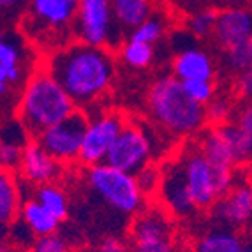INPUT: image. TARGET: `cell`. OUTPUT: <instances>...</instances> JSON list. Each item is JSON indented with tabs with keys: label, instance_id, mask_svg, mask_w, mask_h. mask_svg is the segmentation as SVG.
I'll return each instance as SVG.
<instances>
[{
	"label": "cell",
	"instance_id": "cell-1",
	"mask_svg": "<svg viewBox=\"0 0 252 252\" xmlns=\"http://www.w3.org/2000/svg\"><path fill=\"white\" fill-rule=\"evenodd\" d=\"M44 65L81 109L95 108L108 95L115 80L113 53L80 41L46 55Z\"/></svg>",
	"mask_w": 252,
	"mask_h": 252
},
{
	"label": "cell",
	"instance_id": "cell-2",
	"mask_svg": "<svg viewBox=\"0 0 252 252\" xmlns=\"http://www.w3.org/2000/svg\"><path fill=\"white\" fill-rule=\"evenodd\" d=\"M16 118L32 138L63 122L78 111L72 97L42 63L30 76L14 104Z\"/></svg>",
	"mask_w": 252,
	"mask_h": 252
},
{
	"label": "cell",
	"instance_id": "cell-3",
	"mask_svg": "<svg viewBox=\"0 0 252 252\" xmlns=\"http://www.w3.org/2000/svg\"><path fill=\"white\" fill-rule=\"evenodd\" d=\"M81 0H30L20 18V32L39 51L50 55L76 41L74 27Z\"/></svg>",
	"mask_w": 252,
	"mask_h": 252
},
{
	"label": "cell",
	"instance_id": "cell-4",
	"mask_svg": "<svg viewBox=\"0 0 252 252\" xmlns=\"http://www.w3.org/2000/svg\"><path fill=\"white\" fill-rule=\"evenodd\" d=\"M147 108L152 120L173 138H189L206 124L205 108L194 102L178 78L164 74L150 85Z\"/></svg>",
	"mask_w": 252,
	"mask_h": 252
},
{
	"label": "cell",
	"instance_id": "cell-5",
	"mask_svg": "<svg viewBox=\"0 0 252 252\" xmlns=\"http://www.w3.org/2000/svg\"><path fill=\"white\" fill-rule=\"evenodd\" d=\"M87 184L97 198L120 215H139L145 210L147 196L139 189L134 175L109 166H92L87 171Z\"/></svg>",
	"mask_w": 252,
	"mask_h": 252
},
{
	"label": "cell",
	"instance_id": "cell-6",
	"mask_svg": "<svg viewBox=\"0 0 252 252\" xmlns=\"http://www.w3.org/2000/svg\"><path fill=\"white\" fill-rule=\"evenodd\" d=\"M35 50L20 30H7L0 39V95L14 99L23 90L29 78L41 67Z\"/></svg>",
	"mask_w": 252,
	"mask_h": 252
},
{
	"label": "cell",
	"instance_id": "cell-7",
	"mask_svg": "<svg viewBox=\"0 0 252 252\" xmlns=\"http://www.w3.org/2000/svg\"><path fill=\"white\" fill-rule=\"evenodd\" d=\"M124 32L113 14L111 0H81L76 18L74 37L95 48H120Z\"/></svg>",
	"mask_w": 252,
	"mask_h": 252
},
{
	"label": "cell",
	"instance_id": "cell-8",
	"mask_svg": "<svg viewBox=\"0 0 252 252\" xmlns=\"http://www.w3.org/2000/svg\"><path fill=\"white\" fill-rule=\"evenodd\" d=\"M177 157L184 169L187 189L194 205L198 206V210H210L220 199L215 166L199 150L198 143H189Z\"/></svg>",
	"mask_w": 252,
	"mask_h": 252
},
{
	"label": "cell",
	"instance_id": "cell-9",
	"mask_svg": "<svg viewBox=\"0 0 252 252\" xmlns=\"http://www.w3.org/2000/svg\"><path fill=\"white\" fill-rule=\"evenodd\" d=\"M199 150L214 166L231 168L252 157V145L235 124L208 127L198 139Z\"/></svg>",
	"mask_w": 252,
	"mask_h": 252
},
{
	"label": "cell",
	"instance_id": "cell-10",
	"mask_svg": "<svg viewBox=\"0 0 252 252\" xmlns=\"http://www.w3.org/2000/svg\"><path fill=\"white\" fill-rule=\"evenodd\" d=\"M126 126V117L118 111L104 109V111H97L95 115L89 117L78 162L87 168L106 162L109 150L113 148L115 141L118 139Z\"/></svg>",
	"mask_w": 252,
	"mask_h": 252
},
{
	"label": "cell",
	"instance_id": "cell-11",
	"mask_svg": "<svg viewBox=\"0 0 252 252\" xmlns=\"http://www.w3.org/2000/svg\"><path fill=\"white\" fill-rule=\"evenodd\" d=\"M130 252H178L169 214L162 206H147L130 226Z\"/></svg>",
	"mask_w": 252,
	"mask_h": 252
},
{
	"label": "cell",
	"instance_id": "cell-12",
	"mask_svg": "<svg viewBox=\"0 0 252 252\" xmlns=\"http://www.w3.org/2000/svg\"><path fill=\"white\" fill-rule=\"evenodd\" d=\"M152 159V136L145 127L127 122L113 148L109 150L106 162L120 171L138 175L147 168Z\"/></svg>",
	"mask_w": 252,
	"mask_h": 252
},
{
	"label": "cell",
	"instance_id": "cell-13",
	"mask_svg": "<svg viewBox=\"0 0 252 252\" xmlns=\"http://www.w3.org/2000/svg\"><path fill=\"white\" fill-rule=\"evenodd\" d=\"M87 124H89V115L83 111H76L63 122L46 129L34 139H37L60 164H71L80 160Z\"/></svg>",
	"mask_w": 252,
	"mask_h": 252
},
{
	"label": "cell",
	"instance_id": "cell-14",
	"mask_svg": "<svg viewBox=\"0 0 252 252\" xmlns=\"http://www.w3.org/2000/svg\"><path fill=\"white\" fill-rule=\"evenodd\" d=\"M157 196L160 199V206L177 219H187L198 210L187 189V182L178 157H173L160 168V185Z\"/></svg>",
	"mask_w": 252,
	"mask_h": 252
},
{
	"label": "cell",
	"instance_id": "cell-15",
	"mask_svg": "<svg viewBox=\"0 0 252 252\" xmlns=\"http://www.w3.org/2000/svg\"><path fill=\"white\" fill-rule=\"evenodd\" d=\"M212 219L220 227H244L252 222V184L249 180H238L226 196L219 199L210 208Z\"/></svg>",
	"mask_w": 252,
	"mask_h": 252
},
{
	"label": "cell",
	"instance_id": "cell-16",
	"mask_svg": "<svg viewBox=\"0 0 252 252\" xmlns=\"http://www.w3.org/2000/svg\"><path fill=\"white\" fill-rule=\"evenodd\" d=\"M252 37V5L219 9L214 41L220 50H229Z\"/></svg>",
	"mask_w": 252,
	"mask_h": 252
},
{
	"label": "cell",
	"instance_id": "cell-17",
	"mask_svg": "<svg viewBox=\"0 0 252 252\" xmlns=\"http://www.w3.org/2000/svg\"><path fill=\"white\" fill-rule=\"evenodd\" d=\"M18 173L23 182L41 187V185L53 184L59 178V175L62 173V164L55 159L37 139L32 138V141L25 148Z\"/></svg>",
	"mask_w": 252,
	"mask_h": 252
},
{
	"label": "cell",
	"instance_id": "cell-18",
	"mask_svg": "<svg viewBox=\"0 0 252 252\" xmlns=\"http://www.w3.org/2000/svg\"><path fill=\"white\" fill-rule=\"evenodd\" d=\"M173 76L184 83L194 80H214L215 62L212 55L199 46H184L171 62Z\"/></svg>",
	"mask_w": 252,
	"mask_h": 252
},
{
	"label": "cell",
	"instance_id": "cell-19",
	"mask_svg": "<svg viewBox=\"0 0 252 252\" xmlns=\"http://www.w3.org/2000/svg\"><path fill=\"white\" fill-rule=\"evenodd\" d=\"M30 138L32 136L18 118L5 124L4 132H2V145H0V164L4 171L14 173L20 169L27 145L32 141Z\"/></svg>",
	"mask_w": 252,
	"mask_h": 252
},
{
	"label": "cell",
	"instance_id": "cell-20",
	"mask_svg": "<svg viewBox=\"0 0 252 252\" xmlns=\"http://www.w3.org/2000/svg\"><path fill=\"white\" fill-rule=\"evenodd\" d=\"M154 0H111L113 14L122 32H132L156 13Z\"/></svg>",
	"mask_w": 252,
	"mask_h": 252
},
{
	"label": "cell",
	"instance_id": "cell-21",
	"mask_svg": "<svg viewBox=\"0 0 252 252\" xmlns=\"http://www.w3.org/2000/svg\"><path fill=\"white\" fill-rule=\"evenodd\" d=\"M21 190H20V182L14 177V173L4 171L0 175V222H2V229L16 220L20 217L21 210Z\"/></svg>",
	"mask_w": 252,
	"mask_h": 252
},
{
	"label": "cell",
	"instance_id": "cell-22",
	"mask_svg": "<svg viewBox=\"0 0 252 252\" xmlns=\"http://www.w3.org/2000/svg\"><path fill=\"white\" fill-rule=\"evenodd\" d=\"M20 220H23L27 224V227L37 238L39 236L53 235V233L59 231V226H60V219H57L51 212H48L34 198L23 201L20 210Z\"/></svg>",
	"mask_w": 252,
	"mask_h": 252
},
{
	"label": "cell",
	"instance_id": "cell-23",
	"mask_svg": "<svg viewBox=\"0 0 252 252\" xmlns=\"http://www.w3.org/2000/svg\"><path fill=\"white\" fill-rule=\"evenodd\" d=\"M245 244L235 229L214 227L198 240L194 252H244Z\"/></svg>",
	"mask_w": 252,
	"mask_h": 252
},
{
	"label": "cell",
	"instance_id": "cell-24",
	"mask_svg": "<svg viewBox=\"0 0 252 252\" xmlns=\"http://www.w3.org/2000/svg\"><path fill=\"white\" fill-rule=\"evenodd\" d=\"M168 20H169V13L164 14L162 11H156L148 20H145L141 25L136 27L127 39L156 46L157 42L164 37V34L168 32Z\"/></svg>",
	"mask_w": 252,
	"mask_h": 252
},
{
	"label": "cell",
	"instance_id": "cell-25",
	"mask_svg": "<svg viewBox=\"0 0 252 252\" xmlns=\"http://www.w3.org/2000/svg\"><path fill=\"white\" fill-rule=\"evenodd\" d=\"M118 57L129 67L147 69L148 65H152V62L156 59V48L152 46V44L126 39V42H122L120 48H118Z\"/></svg>",
	"mask_w": 252,
	"mask_h": 252
},
{
	"label": "cell",
	"instance_id": "cell-26",
	"mask_svg": "<svg viewBox=\"0 0 252 252\" xmlns=\"http://www.w3.org/2000/svg\"><path fill=\"white\" fill-rule=\"evenodd\" d=\"M34 199L41 203L48 212L55 215L57 219L63 220L69 214V201L67 196L60 187H57L55 184H46L41 185V187H35L34 189Z\"/></svg>",
	"mask_w": 252,
	"mask_h": 252
},
{
	"label": "cell",
	"instance_id": "cell-27",
	"mask_svg": "<svg viewBox=\"0 0 252 252\" xmlns=\"http://www.w3.org/2000/svg\"><path fill=\"white\" fill-rule=\"evenodd\" d=\"M217 14H219L217 7L205 9L201 13H196V14H192V16L185 18L184 27H185V30L189 32L190 37H194V39L214 37L215 25H217Z\"/></svg>",
	"mask_w": 252,
	"mask_h": 252
},
{
	"label": "cell",
	"instance_id": "cell-28",
	"mask_svg": "<svg viewBox=\"0 0 252 252\" xmlns=\"http://www.w3.org/2000/svg\"><path fill=\"white\" fill-rule=\"evenodd\" d=\"M205 115L208 126H227L233 124L236 117L235 102L229 95H215V99L208 106H205Z\"/></svg>",
	"mask_w": 252,
	"mask_h": 252
},
{
	"label": "cell",
	"instance_id": "cell-29",
	"mask_svg": "<svg viewBox=\"0 0 252 252\" xmlns=\"http://www.w3.org/2000/svg\"><path fill=\"white\" fill-rule=\"evenodd\" d=\"M224 67L229 72L240 74L252 67V37L224 51Z\"/></svg>",
	"mask_w": 252,
	"mask_h": 252
},
{
	"label": "cell",
	"instance_id": "cell-30",
	"mask_svg": "<svg viewBox=\"0 0 252 252\" xmlns=\"http://www.w3.org/2000/svg\"><path fill=\"white\" fill-rule=\"evenodd\" d=\"M184 89L187 95L199 106H208L217 95V87L214 80H194V81H184Z\"/></svg>",
	"mask_w": 252,
	"mask_h": 252
},
{
	"label": "cell",
	"instance_id": "cell-31",
	"mask_svg": "<svg viewBox=\"0 0 252 252\" xmlns=\"http://www.w3.org/2000/svg\"><path fill=\"white\" fill-rule=\"evenodd\" d=\"M166 4H168L169 13L180 16L182 20L196 13H201L205 9L215 7L214 0H166Z\"/></svg>",
	"mask_w": 252,
	"mask_h": 252
},
{
	"label": "cell",
	"instance_id": "cell-32",
	"mask_svg": "<svg viewBox=\"0 0 252 252\" xmlns=\"http://www.w3.org/2000/svg\"><path fill=\"white\" fill-rule=\"evenodd\" d=\"M136 180H138L139 189L143 190L145 196H150V194L159 192V185H160V169L148 164L147 168H143L138 175H134Z\"/></svg>",
	"mask_w": 252,
	"mask_h": 252
},
{
	"label": "cell",
	"instance_id": "cell-33",
	"mask_svg": "<svg viewBox=\"0 0 252 252\" xmlns=\"http://www.w3.org/2000/svg\"><path fill=\"white\" fill-rule=\"evenodd\" d=\"M30 252H69V245L63 236H60L59 233H53V235L35 238Z\"/></svg>",
	"mask_w": 252,
	"mask_h": 252
},
{
	"label": "cell",
	"instance_id": "cell-34",
	"mask_svg": "<svg viewBox=\"0 0 252 252\" xmlns=\"http://www.w3.org/2000/svg\"><path fill=\"white\" fill-rule=\"evenodd\" d=\"M233 124L242 130V134H244L252 145V101H245L244 104L240 106Z\"/></svg>",
	"mask_w": 252,
	"mask_h": 252
},
{
	"label": "cell",
	"instance_id": "cell-35",
	"mask_svg": "<svg viewBox=\"0 0 252 252\" xmlns=\"http://www.w3.org/2000/svg\"><path fill=\"white\" fill-rule=\"evenodd\" d=\"M235 92L242 101H252V67L236 74Z\"/></svg>",
	"mask_w": 252,
	"mask_h": 252
},
{
	"label": "cell",
	"instance_id": "cell-36",
	"mask_svg": "<svg viewBox=\"0 0 252 252\" xmlns=\"http://www.w3.org/2000/svg\"><path fill=\"white\" fill-rule=\"evenodd\" d=\"M29 2L30 0H0V9H2L4 16L16 18L20 21V18L25 13Z\"/></svg>",
	"mask_w": 252,
	"mask_h": 252
},
{
	"label": "cell",
	"instance_id": "cell-37",
	"mask_svg": "<svg viewBox=\"0 0 252 252\" xmlns=\"http://www.w3.org/2000/svg\"><path fill=\"white\" fill-rule=\"evenodd\" d=\"M94 252H130V247L118 238H104Z\"/></svg>",
	"mask_w": 252,
	"mask_h": 252
},
{
	"label": "cell",
	"instance_id": "cell-38",
	"mask_svg": "<svg viewBox=\"0 0 252 252\" xmlns=\"http://www.w3.org/2000/svg\"><path fill=\"white\" fill-rule=\"evenodd\" d=\"M214 4L217 9H222V7H235V5H249L251 0H214Z\"/></svg>",
	"mask_w": 252,
	"mask_h": 252
},
{
	"label": "cell",
	"instance_id": "cell-39",
	"mask_svg": "<svg viewBox=\"0 0 252 252\" xmlns=\"http://www.w3.org/2000/svg\"><path fill=\"white\" fill-rule=\"evenodd\" d=\"M244 252H252V244H245Z\"/></svg>",
	"mask_w": 252,
	"mask_h": 252
},
{
	"label": "cell",
	"instance_id": "cell-40",
	"mask_svg": "<svg viewBox=\"0 0 252 252\" xmlns=\"http://www.w3.org/2000/svg\"><path fill=\"white\" fill-rule=\"evenodd\" d=\"M154 2H166V0H154Z\"/></svg>",
	"mask_w": 252,
	"mask_h": 252
},
{
	"label": "cell",
	"instance_id": "cell-41",
	"mask_svg": "<svg viewBox=\"0 0 252 252\" xmlns=\"http://www.w3.org/2000/svg\"><path fill=\"white\" fill-rule=\"evenodd\" d=\"M251 5H252V0H251Z\"/></svg>",
	"mask_w": 252,
	"mask_h": 252
},
{
	"label": "cell",
	"instance_id": "cell-42",
	"mask_svg": "<svg viewBox=\"0 0 252 252\" xmlns=\"http://www.w3.org/2000/svg\"><path fill=\"white\" fill-rule=\"evenodd\" d=\"M251 224H252V222H251Z\"/></svg>",
	"mask_w": 252,
	"mask_h": 252
}]
</instances>
